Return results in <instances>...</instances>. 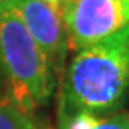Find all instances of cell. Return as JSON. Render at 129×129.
Returning <instances> with one entry per match:
<instances>
[{"instance_id": "cell-8", "label": "cell", "mask_w": 129, "mask_h": 129, "mask_svg": "<svg viewBox=\"0 0 129 129\" xmlns=\"http://www.w3.org/2000/svg\"><path fill=\"white\" fill-rule=\"evenodd\" d=\"M0 92H5V76L2 70V61H0Z\"/></svg>"}, {"instance_id": "cell-2", "label": "cell", "mask_w": 129, "mask_h": 129, "mask_svg": "<svg viewBox=\"0 0 129 129\" xmlns=\"http://www.w3.org/2000/svg\"><path fill=\"white\" fill-rule=\"evenodd\" d=\"M0 61L6 100L25 114L50 101L58 78L11 0H0Z\"/></svg>"}, {"instance_id": "cell-1", "label": "cell", "mask_w": 129, "mask_h": 129, "mask_svg": "<svg viewBox=\"0 0 129 129\" xmlns=\"http://www.w3.org/2000/svg\"><path fill=\"white\" fill-rule=\"evenodd\" d=\"M62 75L58 110L120 112L129 96V23L75 51Z\"/></svg>"}, {"instance_id": "cell-3", "label": "cell", "mask_w": 129, "mask_h": 129, "mask_svg": "<svg viewBox=\"0 0 129 129\" xmlns=\"http://www.w3.org/2000/svg\"><path fill=\"white\" fill-rule=\"evenodd\" d=\"M61 17L69 50L78 51L129 23V0H69Z\"/></svg>"}, {"instance_id": "cell-4", "label": "cell", "mask_w": 129, "mask_h": 129, "mask_svg": "<svg viewBox=\"0 0 129 129\" xmlns=\"http://www.w3.org/2000/svg\"><path fill=\"white\" fill-rule=\"evenodd\" d=\"M31 38L48 61L54 76L64 73L69 44L61 13L42 0H11Z\"/></svg>"}, {"instance_id": "cell-6", "label": "cell", "mask_w": 129, "mask_h": 129, "mask_svg": "<svg viewBox=\"0 0 129 129\" xmlns=\"http://www.w3.org/2000/svg\"><path fill=\"white\" fill-rule=\"evenodd\" d=\"M0 129H51L34 114H25L8 100L0 98Z\"/></svg>"}, {"instance_id": "cell-7", "label": "cell", "mask_w": 129, "mask_h": 129, "mask_svg": "<svg viewBox=\"0 0 129 129\" xmlns=\"http://www.w3.org/2000/svg\"><path fill=\"white\" fill-rule=\"evenodd\" d=\"M42 2H45V3H48L50 6H53L56 11H59L61 13V10H62V6L66 5L69 0H42Z\"/></svg>"}, {"instance_id": "cell-5", "label": "cell", "mask_w": 129, "mask_h": 129, "mask_svg": "<svg viewBox=\"0 0 129 129\" xmlns=\"http://www.w3.org/2000/svg\"><path fill=\"white\" fill-rule=\"evenodd\" d=\"M58 129H129V112L96 115L84 110H58Z\"/></svg>"}]
</instances>
